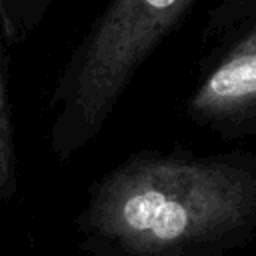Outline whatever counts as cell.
<instances>
[{
	"label": "cell",
	"instance_id": "obj_1",
	"mask_svg": "<svg viewBox=\"0 0 256 256\" xmlns=\"http://www.w3.org/2000/svg\"><path fill=\"white\" fill-rule=\"evenodd\" d=\"M256 220V156L142 150L92 188L90 232L138 256H168Z\"/></svg>",
	"mask_w": 256,
	"mask_h": 256
},
{
	"label": "cell",
	"instance_id": "obj_2",
	"mask_svg": "<svg viewBox=\"0 0 256 256\" xmlns=\"http://www.w3.org/2000/svg\"><path fill=\"white\" fill-rule=\"evenodd\" d=\"M196 0H108L72 46L48 98V142L66 162L90 146L114 116L156 48Z\"/></svg>",
	"mask_w": 256,
	"mask_h": 256
},
{
	"label": "cell",
	"instance_id": "obj_3",
	"mask_svg": "<svg viewBox=\"0 0 256 256\" xmlns=\"http://www.w3.org/2000/svg\"><path fill=\"white\" fill-rule=\"evenodd\" d=\"M182 112L222 140L256 138V18L206 54Z\"/></svg>",
	"mask_w": 256,
	"mask_h": 256
},
{
	"label": "cell",
	"instance_id": "obj_4",
	"mask_svg": "<svg viewBox=\"0 0 256 256\" xmlns=\"http://www.w3.org/2000/svg\"><path fill=\"white\" fill-rule=\"evenodd\" d=\"M2 40V38H0ZM16 190V122L10 72L0 44V208Z\"/></svg>",
	"mask_w": 256,
	"mask_h": 256
},
{
	"label": "cell",
	"instance_id": "obj_5",
	"mask_svg": "<svg viewBox=\"0 0 256 256\" xmlns=\"http://www.w3.org/2000/svg\"><path fill=\"white\" fill-rule=\"evenodd\" d=\"M256 18V0H218L206 14L200 42L208 52L220 48Z\"/></svg>",
	"mask_w": 256,
	"mask_h": 256
},
{
	"label": "cell",
	"instance_id": "obj_6",
	"mask_svg": "<svg viewBox=\"0 0 256 256\" xmlns=\"http://www.w3.org/2000/svg\"><path fill=\"white\" fill-rule=\"evenodd\" d=\"M58 0H0V38L8 46L24 44Z\"/></svg>",
	"mask_w": 256,
	"mask_h": 256
}]
</instances>
